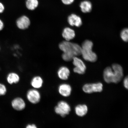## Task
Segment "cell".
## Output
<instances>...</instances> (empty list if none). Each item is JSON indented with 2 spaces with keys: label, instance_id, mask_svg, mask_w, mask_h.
Here are the masks:
<instances>
[{
  "label": "cell",
  "instance_id": "ba28073f",
  "mask_svg": "<svg viewBox=\"0 0 128 128\" xmlns=\"http://www.w3.org/2000/svg\"><path fill=\"white\" fill-rule=\"evenodd\" d=\"M31 22L27 16L24 15L19 18L16 22L17 26L21 30H25L30 26Z\"/></svg>",
  "mask_w": 128,
  "mask_h": 128
},
{
  "label": "cell",
  "instance_id": "44dd1931",
  "mask_svg": "<svg viewBox=\"0 0 128 128\" xmlns=\"http://www.w3.org/2000/svg\"><path fill=\"white\" fill-rule=\"evenodd\" d=\"M74 0H61L63 4L65 5H70L74 2Z\"/></svg>",
  "mask_w": 128,
  "mask_h": 128
},
{
  "label": "cell",
  "instance_id": "2e32d148",
  "mask_svg": "<svg viewBox=\"0 0 128 128\" xmlns=\"http://www.w3.org/2000/svg\"><path fill=\"white\" fill-rule=\"evenodd\" d=\"M80 7L82 12L88 13L90 12L92 9V4L89 1H84L82 2L80 4Z\"/></svg>",
  "mask_w": 128,
  "mask_h": 128
},
{
  "label": "cell",
  "instance_id": "9a60e30c",
  "mask_svg": "<svg viewBox=\"0 0 128 128\" xmlns=\"http://www.w3.org/2000/svg\"><path fill=\"white\" fill-rule=\"evenodd\" d=\"M20 76L16 73H10L8 74L7 76L8 82L11 84H17L20 82Z\"/></svg>",
  "mask_w": 128,
  "mask_h": 128
},
{
  "label": "cell",
  "instance_id": "8992f818",
  "mask_svg": "<svg viewBox=\"0 0 128 128\" xmlns=\"http://www.w3.org/2000/svg\"><path fill=\"white\" fill-rule=\"evenodd\" d=\"M103 84L101 83L93 84H86L83 86L84 92L91 94L94 92H100L103 90Z\"/></svg>",
  "mask_w": 128,
  "mask_h": 128
},
{
  "label": "cell",
  "instance_id": "8fae6325",
  "mask_svg": "<svg viewBox=\"0 0 128 128\" xmlns=\"http://www.w3.org/2000/svg\"><path fill=\"white\" fill-rule=\"evenodd\" d=\"M58 90L60 95L64 97H68L71 95L72 88L70 85L62 84L59 86Z\"/></svg>",
  "mask_w": 128,
  "mask_h": 128
},
{
  "label": "cell",
  "instance_id": "ffe728a7",
  "mask_svg": "<svg viewBox=\"0 0 128 128\" xmlns=\"http://www.w3.org/2000/svg\"><path fill=\"white\" fill-rule=\"evenodd\" d=\"M6 88L4 85L0 84V96L4 95L6 92Z\"/></svg>",
  "mask_w": 128,
  "mask_h": 128
},
{
  "label": "cell",
  "instance_id": "277c9868",
  "mask_svg": "<svg viewBox=\"0 0 128 128\" xmlns=\"http://www.w3.org/2000/svg\"><path fill=\"white\" fill-rule=\"evenodd\" d=\"M54 111L56 114L64 118L69 114L71 111V108L66 102L60 101L57 104L54 108Z\"/></svg>",
  "mask_w": 128,
  "mask_h": 128
},
{
  "label": "cell",
  "instance_id": "6da1fadb",
  "mask_svg": "<svg viewBox=\"0 0 128 128\" xmlns=\"http://www.w3.org/2000/svg\"><path fill=\"white\" fill-rule=\"evenodd\" d=\"M59 47L63 52L62 57L65 61H70L76 56L81 55V47L76 43L64 41L60 43Z\"/></svg>",
  "mask_w": 128,
  "mask_h": 128
},
{
  "label": "cell",
  "instance_id": "ac0fdd59",
  "mask_svg": "<svg viewBox=\"0 0 128 128\" xmlns=\"http://www.w3.org/2000/svg\"><path fill=\"white\" fill-rule=\"evenodd\" d=\"M39 3L38 0H26V5L29 10H33L38 7Z\"/></svg>",
  "mask_w": 128,
  "mask_h": 128
},
{
  "label": "cell",
  "instance_id": "4fadbf2b",
  "mask_svg": "<svg viewBox=\"0 0 128 128\" xmlns=\"http://www.w3.org/2000/svg\"><path fill=\"white\" fill-rule=\"evenodd\" d=\"M62 36L66 40L69 41L74 39L76 36L75 32L69 28H64L62 33Z\"/></svg>",
  "mask_w": 128,
  "mask_h": 128
},
{
  "label": "cell",
  "instance_id": "d4e9b609",
  "mask_svg": "<svg viewBox=\"0 0 128 128\" xmlns=\"http://www.w3.org/2000/svg\"><path fill=\"white\" fill-rule=\"evenodd\" d=\"M4 23L2 20L0 19V31L2 30L4 28Z\"/></svg>",
  "mask_w": 128,
  "mask_h": 128
},
{
  "label": "cell",
  "instance_id": "e0dca14e",
  "mask_svg": "<svg viewBox=\"0 0 128 128\" xmlns=\"http://www.w3.org/2000/svg\"><path fill=\"white\" fill-rule=\"evenodd\" d=\"M88 111L87 106L85 105H78L75 108V112L78 116H83L86 115Z\"/></svg>",
  "mask_w": 128,
  "mask_h": 128
},
{
  "label": "cell",
  "instance_id": "5bb4252c",
  "mask_svg": "<svg viewBox=\"0 0 128 128\" xmlns=\"http://www.w3.org/2000/svg\"><path fill=\"white\" fill-rule=\"evenodd\" d=\"M30 83L31 86L34 88L39 89L44 84V80L40 76H36L32 79Z\"/></svg>",
  "mask_w": 128,
  "mask_h": 128
},
{
  "label": "cell",
  "instance_id": "3957f363",
  "mask_svg": "<svg viewBox=\"0 0 128 128\" xmlns=\"http://www.w3.org/2000/svg\"><path fill=\"white\" fill-rule=\"evenodd\" d=\"M93 44L89 40H86L82 43L81 47V54L85 60L91 62H95L97 57L95 52L92 50Z\"/></svg>",
  "mask_w": 128,
  "mask_h": 128
},
{
  "label": "cell",
  "instance_id": "603a6c76",
  "mask_svg": "<svg viewBox=\"0 0 128 128\" xmlns=\"http://www.w3.org/2000/svg\"><path fill=\"white\" fill-rule=\"evenodd\" d=\"M128 77L127 76L125 78L124 81V87L127 89H128Z\"/></svg>",
  "mask_w": 128,
  "mask_h": 128
},
{
  "label": "cell",
  "instance_id": "cb8c5ba5",
  "mask_svg": "<svg viewBox=\"0 0 128 128\" xmlns=\"http://www.w3.org/2000/svg\"><path fill=\"white\" fill-rule=\"evenodd\" d=\"M26 128H36V126L34 124H28L26 126Z\"/></svg>",
  "mask_w": 128,
  "mask_h": 128
},
{
  "label": "cell",
  "instance_id": "52a82bcc",
  "mask_svg": "<svg viewBox=\"0 0 128 128\" xmlns=\"http://www.w3.org/2000/svg\"><path fill=\"white\" fill-rule=\"evenodd\" d=\"M73 64L76 67L74 68L75 73L84 74L85 72L86 66L84 62L80 59L74 57L73 59Z\"/></svg>",
  "mask_w": 128,
  "mask_h": 128
},
{
  "label": "cell",
  "instance_id": "9c48e42d",
  "mask_svg": "<svg viewBox=\"0 0 128 128\" xmlns=\"http://www.w3.org/2000/svg\"><path fill=\"white\" fill-rule=\"evenodd\" d=\"M12 105L14 110L17 111H22L26 107L25 101L20 97H17L14 99L12 102Z\"/></svg>",
  "mask_w": 128,
  "mask_h": 128
},
{
  "label": "cell",
  "instance_id": "7c38bea8",
  "mask_svg": "<svg viewBox=\"0 0 128 128\" xmlns=\"http://www.w3.org/2000/svg\"><path fill=\"white\" fill-rule=\"evenodd\" d=\"M70 73L69 69L65 66L60 67L57 72V75L58 78L63 80H68L70 76Z\"/></svg>",
  "mask_w": 128,
  "mask_h": 128
},
{
  "label": "cell",
  "instance_id": "7402d4cb",
  "mask_svg": "<svg viewBox=\"0 0 128 128\" xmlns=\"http://www.w3.org/2000/svg\"><path fill=\"white\" fill-rule=\"evenodd\" d=\"M5 9L4 6L2 3L0 2V14L4 12Z\"/></svg>",
  "mask_w": 128,
  "mask_h": 128
},
{
  "label": "cell",
  "instance_id": "484cf974",
  "mask_svg": "<svg viewBox=\"0 0 128 128\" xmlns=\"http://www.w3.org/2000/svg\"></svg>",
  "mask_w": 128,
  "mask_h": 128
},
{
  "label": "cell",
  "instance_id": "5b68a950",
  "mask_svg": "<svg viewBox=\"0 0 128 128\" xmlns=\"http://www.w3.org/2000/svg\"><path fill=\"white\" fill-rule=\"evenodd\" d=\"M26 98L30 103L36 104L39 103L40 101L41 95L37 89H30L27 92Z\"/></svg>",
  "mask_w": 128,
  "mask_h": 128
},
{
  "label": "cell",
  "instance_id": "7a4b0ae2",
  "mask_svg": "<svg viewBox=\"0 0 128 128\" xmlns=\"http://www.w3.org/2000/svg\"><path fill=\"white\" fill-rule=\"evenodd\" d=\"M123 74V69L121 66L114 64L112 66V68L108 67L105 69L104 72V79L106 82L108 84H117L122 79Z\"/></svg>",
  "mask_w": 128,
  "mask_h": 128
},
{
  "label": "cell",
  "instance_id": "d6986e66",
  "mask_svg": "<svg viewBox=\"0 0 128 128\" xmlns=\"http://www.w3.org/2000/svg\"><path fill=\"white\" fill-rule=\"evenodd\" d=\"M128 28L124 29L121 32V37L123 40L125 42H127L128 41Z\"/></svg>",
  "mask_w": 128,
  "mask_h": 128
},
{
  "label": "cell",
  "instance_id": "30bf717a",
  "mask_svg": "<svg viewBox=\"0 0 128 128\" xmlns=\"http://www.w3.org/2000/svg\"><path fill=\"white\" fill-rule=\"evenodd\" d=\"M68 22L71 26L77 27L80 26L82 24L81 18L76 14H72L68 16Z\"/></svg>",
  "mask_w": 128,
  "mask_h": 128
}]
</instances>
